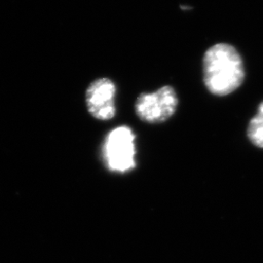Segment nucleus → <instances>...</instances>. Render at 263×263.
<instances>
[{
    "label": "nucleus",
    "mask_w": 263,
    "mask_h": 263,
    "mask_svg": "<svg viewBox=\"0 0 263 263\" xmlns=\"http://www.w3.org/2000/svg\"><path fill=\"white\" fill-rule=\"evenodd\" d=\"M203 68L205 85L216 96L231 94L244 81L242 58L235 48L226 43H218L208 49Z\"/></svg>",
    "instance_id": "nucleus-1"
},
{
    "label": "nucleus",
    "mask_w": 263,
    "mask_h": 263,
    "mask_svg": "<svg viewBox=\"0 0 263 263\" xmlns=\"http://www.w3.org/2000/svg\"><path fill=\"white\" fill-rule=\"evenodd\" d=\"M104 158L108 169L127 173L136 167V135L130 127L119 126L104 141Z\"/></svg>",
    "instance_id": "nucleus-2"
},
{
    "label": "nucleus",
    "mask_w": 263,
    "mask_h": 263,
    "mask_svg": "<svg viewBox=\"0 0 263 263\" xmlns=\"http://www.w3.org/2000/svg\"><path fill=\"white\" fill-rule=\"evenodd\" d=\"M178 104L179 99L175 89L164 86L156 92L140 95L135 103V111L141 121L159 124L175 114Z\"/></svg>",
    "instance_id": "nucleus-3"
},
{
    "label": "nucleus",
    "mask_w": 263,
    "mask_h": 263,
    "mask_svg": "<svg viewBox=\"0 0 263 263\" xmlns=\"http://www.w3.org/2000/svg\"><path fill=\"white\" fill-rule=\"evenodd\" d=\"M116 85L107 77L98 78L86 91V105L89 113L99 120H110L115 116Z\"/></svg>",
    "instance_id": "nucleus-4"
},
{
    "label": "nucleus",
    "mask_w": 263,
    "mask_h": 263,
    "mask_svg": "<svg viewBox=\"0 0 263 263\" xmlns=\"http://www.w3.org/2000/svg\"><path fill=\"white\" fill-rule=\"evenodd\" d=\"M248 138L254 146L263 148V102L259 105L256 115L249 123Z\"/></svg>",
    "instance_id": "nucleus-5"
}]
</instances>
